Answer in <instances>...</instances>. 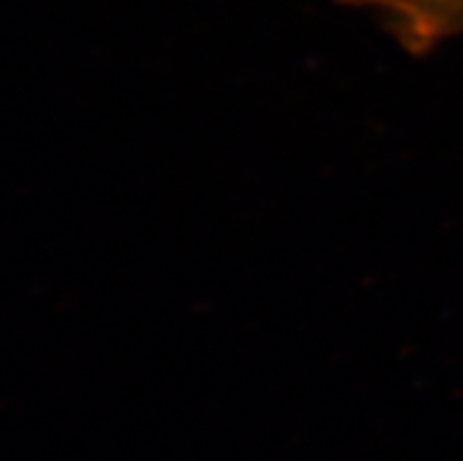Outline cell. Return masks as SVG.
<instances>
[{"label": "cell", "mask_w": 463, "mask_h": 461, "mask_svg": "<svg viewBox=\"0 0 463 461\" xmlns=\"http://www.w3.org/2000/svg\"><path fill=\"white\" fill-rule=\"evenodd\" d=\"M383 19L400 45L414 54L430 53L463 34V0H341Z\"/></svg>", "instance_id": "obj_1"}]
</instances>
